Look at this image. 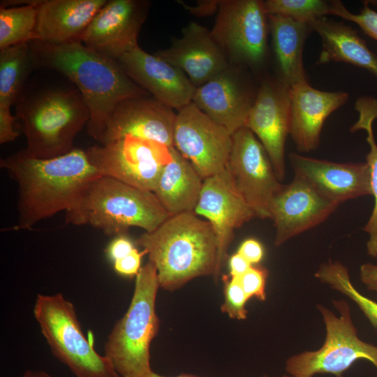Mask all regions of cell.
I'll return each mask as SVG.
<instances>
[{
	"label": "cell",
	"mask_w": 377,
	"mask_h": 377,
	"mask_svg": "<svg viewBox=\"0 0 377 377\" xmlns=\"http://www.w3.org/2000/svg\"><path fill=\"white\" fill-rule=\"evenodd\" d=\"M17 185V229L31 228L41 220L71 208L84 190L102 176L86 151L75 148L52 158H37L22 150L0 161Z\"/></svg>",
	"instance_id": "6da1fadb"
},
{
	"label": "cell",
	"mask_w": 377,
	"mask_h": 377,
	"mask_svg": "<svg viewBox=\"0 0 377 377\" xmlns=\"http://www.w3.org/2000/svg\"><path fill=\"white\" fill-rule=\"evenodd\" d=\"M34 68L54 71L67 77L82 94L90 113L87 133L99 143L115 105L127 98L147 95L114 59L72 42H29Z\"/></svg>",
	"instance_id": "7a4b0ae2"
},
{
	"label": "cell",
	"mask_w": 377,
	"mask_h": 377,
	"mask_svg": "<svg viewBox=\"0 0 377 377\" xmlns=\"http://www.w3.org/2000/svg\"><path fill=\"white\" fill-rule=\"evenodd\" d=\"M136 244L157 270L159 286L178 289L196 277L216 274L218 245L212 225L195 212L170 216Z\"/></svg>",
	"instance_id": "3957f363"
},
{
	"label": "cell",
	"mask_w": 377,
	"mask_h": 377,
	"mask_svg": "<svg viewBox=\"0 0 377 377\" xmlns=\"http://www.w3.org/2000/svg\"><path fill=\"white\" fill-rule=\"evenodd\" d=\"M170 216L153 192L101 176L87 186L66 212L65 221L118 236L125 235L131 227L150 232Z\"/></svg>",
	"instance_id": "277c9868"
},
{
	"label": "cell",
	"mask_w": 377,
	"mask_h": 377,
	"mask_svg": "<svg viewBox=\"0 0 377 377\" xmlns=\"http://www.w3.org/2000/svg\"><path fill=\"white\" fill-rule=\"evenodd\" d=\"M16 105V117L27 140L24 151L37 158L71 152L75 137L90 118L76 87L48 89L27 97L22 94Z\"/></svg>",
	"instance_id": "5b68a950"
},
{
	"label": "cell",
	"mask_w": 377,
	"mask_h": 377,
	"mask_svg": "<svg viewBox=\"0 0 377 377\" xmlns=\"http://www.w3.org/2000/svg\"><path fill=\"white\" fill-rule=\"evenodd\" d=\"M159 287L157 270L148 261L136 275L127 311L116 323L105 343L104 355L120 377H142L152 371L150 345L159 328L156 311Z\"/></svg>",
	"instance_id": "8992f818"
},
{
	"label": "cell",
	"mask_w": 377,
	"mask_h": 377,
	"mask_svg": "<svg viewBox=\"0 0 377 377\" xmlns=\"http://www.w3.org/2000/svg\"><path fill=\"white\" fill-rule=\"evenodd\" d=\"M34 315L52 353L76 377H120L84 336L73 304L61 293L38 294Z\"/></svg>",
	"instance_id": "52a82bcc"
},
{
	"label": "cell",
	"mask_w": 377,
	"mask_h": 377,
	"mask_svg": "<svg viewBox=\"0 0 377 377\" xmlns=\"http://www.w3.org/2000/svg\"><path fill=\"white\" fill-rule=\"evenodd\" d=\"M337 315L318 305L326 329L325 339L316 350L304 351L289 357L286 370L293 377H313L330 374L343 377V374L357 360L369 361L377 368V346L360 339L351 317L349 304L344 300H332Z\"/></svg>",
	"instance_id": "ba28073f"
},
{
	"label": "cell",
	"mask_w": 377,
	"mask_h": 377,
	"mask_svg": "<svg viewBox=\"0 0 377 377\" xmlns=\"http://www.w3.org/2000/svg\"><path fill=\"white\" fill-rule=\"evenodd\" d=\"M269 31L263 1L220 0L210 33L229 61L257 66L266 57Z\"/></svg>",
	"instance_id": "9c48e42d"
},
{
	"label": "cell",
	"mask_w": 377,
	"mask_h": 377,
	"mask_svg": "<svg viewBox=\"0 0 377 377\" xmlns=\"http://www.w3.org/2000/svg\"><path fill=\"white\" fill-rule=\"evenodd\" d=\"M85 151L91 164L102 176L151 192L163 168L172 160L170 147L130 135L91 147Z\"/></svg>",
	"instance_id": "30bf717a"
},
{
	"label": "cell",
	"mask_w": 377,
	"mask_h": 377,
	"mask_svg": "<svg viewBox=\"0 0 377 377\" xmlns=\"http://www.w3.org/2000/svg\"><path fill=\"white\" fill-rule=\"evenodd\" d=\"M235 187L256 216L271 219L274 198L283 187L254 133L243 127L232 135L227 164Z\"/></svg>",
	"instance_id": "8fae6325"
},
{
	"label": "cell",
	"mask_w": 377,
	"mask_h": 377,
	"mask_svg": "<svg viewBox=\"0 0 377 377\" xmlns=\"http://www.w3.org/2000/svg\"><path fill=\"white\" fill-rule=\"evenodd\" d=\"M232 135L193 103L178 110L173 145L204 180L228 164Z\"/></svg>",
	"instance_id": "7c38bea8"
},
{
	"label": "cell",
	"mask_w": 377,
	"mask_h": 377,
	"mask_svg": "<svg viewBox=\"0 0 377 377\" xmlns=\"http://www.w3.org/2000/svg\"><path fill=\"white\" fill-rule=\"evenodd\" d=\"M245 127L264 147L278 179L285 177V145L290 130L289 87L280 79L263 81Z\"/></svg>",
	"instance_id": "4fadbf2b"
},
{
	"label": "cell",
	"mask_w": 377,
	"mask_h": 377,
	"mask_svg": "<svg viewBox=\"0 0 377 377\" xmlns=\"http://www.w3.org/2000/svg\"><path fill=\"white\" fill-rule=\"evenodd\" d=\"M195 213L207 219L217 240V280L226 260L235 229L255 217L252 209L237 190L228 168L203 180Z\"/></svg>",
	"instance_id": "5bb4252c"
},
{
	"label": "cell",
	"mask_w": 377,
	"mask_h": 377,
	"mask_svg": "<svg viewBox=\"0 0 377 377\" xmlns=\"http://www.w3.org/2000/svg\"><path fill=\"white\" fill-rule=\"evenodd\" d=\"M149 5L145 0L108 1L91 20L80 42L115 60L139 45L138 34Z\"/></svg>",
	"instance_id": "9a60e30c"
},
{
	"label": "cell",
	"mask_w": 377,
	"mask_h": 377,
	"mask_svg": "<svg viewBox=\"0 0 377 377\" xmlns=\"http://www.w3.org/2000/svg\"><path fill=\"white\" fill-rule=\"evenodd\" d=\"M176 116L172 108L148 94L125 99L110 114L100 144L130 135L174 147Z\"/></svg>",
	"instance_id": "2e32d148"
},
{
	"label": "cell",
	"mask_w": 377,
	"mask_h": 377,
	"mask_svg": "<svg viewBox=\"0 0 377 377\" xmlns=\"http://www.w3.org/2000/svg\"><path fill=\"white\" fill-rule=\"evenodd\" d=\"M339 206L306 181L294 176L290 184L283 185L272 205L271 219L276 228L274 244L279 246L319 225Z\"/></svg>",
	"instance_id": "e0dca14e"
},
{
	"label": "cell",
	"mask_w": 377,
	"mask_h": 377,
	"mask_svg": "<svg viewBox=\"0 0 377 377\" xmlns=\"http://www.w3.org/2000/svg\"><path fill=\"white\" fill-rule=\"evenodd\" d=\"M127 75L151 96L181 110L192 102L196 87L186 74L139 45L115 59Z\"/></svg>",
	"instance_id": "ac0fdd59"
},
{
	"label": "cell",
	"mask_w": 377,
	"mask_h": 377,
	"mask_svg": "<svg viewBox=\"0 0 377 377\" xmlns=\"http://www.w3.org/2000/svg\"><path fill=\"white\" fill-rule=\"evenodd\" d=\"M288 158L295 176L309 183L320 195L340 205L371 195L370 170L365 163H336L295 153Z\"/></svg>",
	"instance_id": "d6986e66"
},
{
	"label": "cell",
	"mask_w": 377,
	"mask_h": 377,
	"mask_svg": "<svg viewBox=\"0 0 377 377\" xmlns=\"http://www.w3.org/2000/svg\"><path fill=\"white\" fill-rule=\"evenodd\" d=\"M256 94L232 64L204 84L196 87L192 103L232 135L245 127Z\"/></svg>",
	"instance_id": "ffe728a7"
},
{
	"label": "cell",
	"mask_w": 377,
	"mask_h": 377,
	"mask_svg": "<svg viewBox=\"0 0 377 377\" xmlns=\"http://www.w3.org/2000/svg\"><path fill=\"white\" fill-rule=\"evenodd\" d=\"M182 71L198 87L230 66V62L211 36L210 31L196 22L182 29V35L165 49L154 53Z\"/></svg>",
	"instance_id": "44dd1931"
},
{
	"label": "cell",
	"mask_w": 377,
	"mask_h": 377,
	"mask_svg": "<svg viewBox=\"0 0 377 377\" xmlns=\"http://www.w3.org/2000/svg\"><path fill=\"white\" fill-rule=\"evenodd\" d=\"M348 99L345 91H325L311 87L307 80L289 87L290 135L298 151L317 149L327 118Z\"/></svg>",
	"instance_id": "7402d4cb"
},
{
	"label": "cell",
	"mask_w": 377,
	"mask_h": 377,
	"mask_svg": "<svg viewBox=\"0 0 377 377\" xmlns=\"http://www.w3.org/2000/svg\"><path fill=\"white\" fill-rule=\"evenodd\" d=\"M108 0H34L37 40L54 45L80 42L88 25Z\"/></svg>",
	"instance_id": "603a6c76"
},
{
	"label": "cell",
	"mask_w": 377,
	"mask_h": 377,
	"mask_svg": "<svg viewBox=\"0 0 377 377\" xmlns=\"http://www.w3.org/2000/svg\"><path fill=\"white\" fill-rule=\"evenodd\" d=\"M309 24L321 38L317 64L345 62L363 68L377 77V55L369 50L357 30L326 17Z\"/></svg>",
	"instance_id": "cb8c5ba5"
},
{
	"label": "cell",
	"mask_w": 377,
	"mask_h": 377,
	"mask_svg": "<svg viewBox=\"0 0 377 377\" xmlns=\"http://www.w3.org/2000/svg\"><path fill=\"white\" fill-rule=\"evenodd\" d=\"M170 151L172 160L163 168L153 193L170 216L195 212L203 179L175 147Z\"/></svg>",
	"instance_id": "d4e9b609"
},
{
	"label": "cell",
	"mask_w": 377,
	"mask_h": 377,
	"mask_svg": "<svg viewBox=\"0 0 377 377\" xmlns=\"http://www.w3.org/2000/svg\"><path fill=\"white\" fill-rule=\"evenodd\" d=\"M273 49L279 68L280 78L288 87L306 81L303 50L312 29L309 24L290 17L268 15Z\"/></svg>",
	"instance_id": "484cf974"
},
{
	"label": "cell",
	"mask_w": 377,
	"mask_h": 377,
	"mask_svg": "<svg viewBox=\"0 0 377 377\" xmlns=\"http://www.w3.org/2000/svg\"><path fill=\"white\" fill-rule=\"evenodd\" d=\"M359 113L357 121L351 126L350 131L364 130L369 151L366 163L370 170V186L374 197V207L371 216L362 230L369 235L367 243V253L371 257H377V145L373 133V123L377 119V99L369 96L357 98L355 105Z\"/></svg>",
	"instance_id": "4316f807"
},
{
	"label": "cell",
	"mask_w": 377,
	"mask_h": 377,
	"mask_svg": "<svg viewBox=\"0 0 377 377\" xmlns=\"http://www.w3.org/2000/svg\"><path fill=\"white\" fill-rule=\"evenodd\" d=\"M34 68L29 43L0 49V106L17 103Z\"/></svg>",
	"instance_id": "83f0119b"
},
{
	"label": "cell",
	"mask_w": 377,
	"mask_h": 377,
	"mask_svg": "<svg viewBox=\"0 0 377 377\" xmlns=\"http://www.w3.org/2000/svg\"><path fill=\"white\" fill-rule=\"evenodd\" d=\"M34 0L1 1L0 49L37 40Z\"/></svg>",
	"instance_id": "f1b7e54d"
},
{
	"label": "cell",
	"mask_w": 377,
	"mask_h": 377,
	"mask_svg": "<svg viewBox=\"0 0 377 377\" xmlns=\"http://www.w3.org/2000/svg\"><path fill=\"white\" fill-rule=\"evenodd\" d=\"M315 276L321 282L353 300L371 324L377 328V302L362 295L354 287L348 270L343 265L330 260L319 267Z\"/></svg>",
	"instance_id": "f546056e"
},
{
	"label": "cell",
	"mask_w": 377,
	"mask_h": 377,
	"mask_svg": "<svg viewBox=\"0 0 377 377\" xmlns=\"http://www.w3.org/2000/svg\"><path fill=\"white\" fill-rule=\"evenodd\" d=\"M263 5L267 15L308 24L330 15L332 9V1L323 0H265Z\"/></svg>",
	"instance_id": "4dcf8cb0"
},
{
	"label": "cell",
	"mask_w": 377,
	"mask_h": 377,
	"mask_svg": "<svg viewBox=\"0 0 377 377\" xmlns=\"http://www.w3.org/2000/svg\"><path fill=\"white\" fill-rule=\"evenodd\" d=\"M224 283V302L221 310L230 318L244 320L246 318L247 310L246 304L249 298L243 290L238 278L223 277Z\"/></svg>",
	"instance_id": "1f68e13d"
},
{
	"label": "cell",
	"mask_w": 377,
	"mask_h": 377,
	"mask_svg": "<svg viewBox=\"0 0 377 377\" xmlns=\"http://www.w3.org/2000/svg\"><path fill=\"white\" fill-rule=\"evenodd\" d=\"M330 15L356 24L365 34L377 41V12L370 8L367 3H364L359 13H353L341 1H332Z\"/></svg>",
	"instance_id": "d6a6232c"
},
{
	"label": "cell",
	"mask_w": 377,
	"mask_h": 377,
	"mask_svg": "<svg viewBox=\"0 0 377 377\" xmlns=\"http://www.w3.org/2000/svg\"><path fill=\"white\" fill-rule=\"evenodd\" d=\"M268 271L263 267L252 265L242 276L238 278L240 285L249 300L256 297L264 301L266 299L265 287Z\"/></svg>",
	"instance_id": "836d02e7"
},
{
	"label": "cell",
	"mask_w": 377,
	"mask_h": 377,
	"mask_svg": "<svg viewBox=\"0 0 377 377\" xmlns=\"http://www.w3.org/2000/svg\"><path fill=\"white\" fill-rule=\"evenodd\" d=\"M146 254V251H139L135 248L128 256L113 263L114 269L123 276L137 275L141 268L142 257Z\"/></svg>",
	"instance_id": "e575fe53"
},
{
	"label": "cell",
	"mask_w": 377,
	"mask_h": 377,
	"mask_svg": "<svg viewBox=\"0 0 377 377\" xmlns=\"http://www.w3.org/2000/svg\"><path fill=\"white\" fill-rule=\"evenodd\" d=\"M16 118L12 115L10 108L0 106L1 144L13 142L18 138L20 133L14 128Z\"/></svg>",
	"instance_id": "d590c367"
},
{
	"label": "cell",
	"mask_w": 377,
	"mask_h": 377,
	"mask_svg": "<svg viewBox=\"0 0 377 377\" xmlns=\"http://www.w3.org/2000/svg\"><path fill=\"white\" fill-rule=\"evenodd\" d=\"M135 247L125 235L117 236L108 244L105 252L109 259L114 263L129 253H131Z\"/></svg>",
	"instance_id": "8d00e7d4"
},
{
	"label": "cell",
	"mask_w": 377,
	"mask_h": 377,
	"mask_svg": "<svg viewBox=\"0 0 377 377\" xmlns=\"http://www.w3.org/2000/svg\"><path fill=\"white\" fill-rule=\"evenodd\" d=\"M237 253L242 256L251 265L259 263L264 256L262 244L255 239H247L239 246Z\"/></svg>",
	"instance_id": "74e56055"
},
{
	"label": "cell",
	"mask_w": 377,
	"mask_h": 377,
	"mask_svg": "<svg viewBox=\"0 0 377 377\" xmlns=\"http://www.w3.org/2000/svg\"><path fill=\"white\" fill-rule=\"evenodd\" d=\"M176 2L191 15L202 17L210 16L217 13L220 0H199L195 6H190L183 1L177 0Z\"/></svg>",
	"instance_id": "f35d334b"
},
{
	"label": "cell",
	"mask_w": 377,
	"mask_h": 377,
	"mask_svg": "<svg viewBox=\"0 0 377 377\" xmlns=\"http://www.w3.org/2000/svg\"><path fill=\"white\" fill-rule=\"evenodd\" d=\"M360 274L367 289L377 293V265L363 264L360 267Z\"/></svg>",
	"instance_id": "ab89813d"
},
{
	"label": "cell",
	"mask_w": 377,
	"mask_h": 377,
	"mask_svg": "<svg viewBox=\"0 0 377 377\" xmlns=\"http://www.w3.org/2000/svg\"><path fill=\"white\" fill-rule=\"evenodd\" d=\"M252 265L239 253L233 254L229 260L230 275L239 278L246 272Z\"/></svg>",
	"instance_id": "60d3db41"
},
{
	"label": "cell",
	"mask_w": 377,
	"mask_h": 377,
	"mask_svg": "<svg viewBox=\"0 0 377 377\" xmlns=\"http://www.w3.org/2000/svg\"><path fill=\"white\" fill-rule=\"evenodd\" d=\"M21 377H51V376L43 371L27 370Z\"/></svg>",
	"instance_id": "b9f144b4"
},
{
	"label": "cell",
	"mask_w": 377,
	"mask_h": 377,
	"mask_svg": "<svg viewBox=\"0 0 377 377\" xmlns=\"http://www.w3.org/2000/svg\"><path fill=\"white\" fill-rule=\"evenodd\" d=\"M142 377H201V376H196L194 374H182L176 376H164L157 373H155L153 371H151L150 372H149L148 374H147Z\"/></svg>",
	"instance_id": "7bdbcfd3"
},
{
	"label": "cell",
	"mask_w": 377,
	"mask_h": 377,
	"mask_svg": "<svg viewBox=\"0 0 377 377\" xmlns=\"http://www.w3.org/2000/svg\"><path fill=\"white\" fill-rule=\"evenodd\" d=\"M283 377H293V376L285 375V376H283Z\"/></svg>",
	"instance_id": "ee69618b"
},
{
	"label": "cell",
	"mask_w": 377,
	"mask_h": 377,
	"mask_svg": "<svg viewBox=\"0 0 377 377\" xmlns=\"http://www.w3.org/2000/svg\"><path fill=\"white\" fill-rule=\"evenodd\" d=\"M264 377H269V376H265Z\"/></svg>",
	"instance_id": "f6af8a7d"
}]
</instances>
